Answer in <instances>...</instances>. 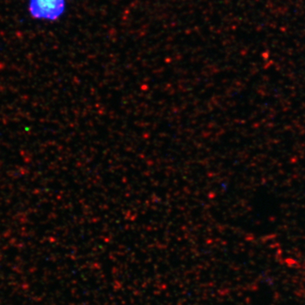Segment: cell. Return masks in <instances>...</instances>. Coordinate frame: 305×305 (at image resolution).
<instances>
[{"instance_id": "6da1fadb", "label": "cell", "mask_w": 305, "mask_h": 305, "mask_svg": "<svg viewBox=\"0 0 305 305\" xmlns=\"http://www.w3.org/2000/svg\"><path fill=\"white\" fill-rule=\"evenodd\" d=\"M66 0H29L28 10L34 19L54 21L65 13Z\"/></svg>"}]
</instances>
